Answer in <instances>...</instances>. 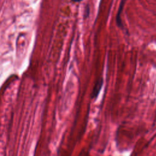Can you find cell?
<instances>
[{
    "instance_id": "cell-1",
    "label": "cell",
    "mask_w": 156,
    "mask_h": 156,
    "mask_svg": "<svg viewBox=\"0 0 156 156\" xmlns=\"http://www.w3.org/2000/svg\"><path fill=\"white\" fill-rule=\"evenodd\" d=\"M102 84H103L102 79V78H99L96 80V82L95 83V85H94V87L93 88V91H92V93H91V98H96L98 96V95L99 93V91L101 89Z\"/></svg>"
},
{
    "instance_id": "cell-2",
    "label": "cell",
    "mask_w": 156,
    "mask_h": 156,
    "mask_svg": "<svg viewBox=\"0 0 156 156\" xmlns=\"http://www.w3.org/2000/svg\"><path fill=\"white\" fill-rule=\"evenodd\" d=\"M126 0H121V3L119 5V10L118 12L117 15H116V24L119 27H122V23H121V11L122 10L123 8V5L125 3Z\"/></svg>"
},
{
    "instance_id": "cell-3",
    "label": "cell",
    "mask_w": 156,
    "mask_h": 156,
    "mask_svg": "<svg viewBox=\"0 0 156 156\" xmlns=\"http://www.w3.org/2000/svg\"><path fill=\"white\" fill-rule=\"evenodd\" d=\"M72 1H73V2H80V1H81L82 0H71Z\"/></svg>"
}]
</instances>
